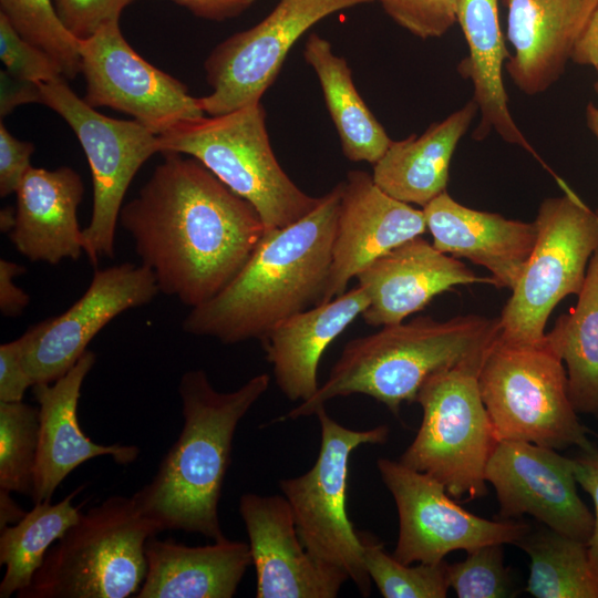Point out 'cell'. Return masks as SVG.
<instances>
[{
	"instance_id": "1",
	"label": "cell",
	"mask_w": 598,
	"mask_h": 598,
	"mask_svg": "<svg viewBox=\"0 0 598 598\" xmlns=\"http://www.w3.org/2000/svg\"><path fill=\"white\" fill-rule=\"evenodd\" d=\"M163 154L118 224L159 292L192 309L237 276L267 229L256 208L197 159Z\"/></svg>"
},
{
	"instance_id": "2",
	"label": "cell",
	"mask_w": 598,
	"mask_h": 598,
	"mask_svg": "<svg viewBox=\"0 0 598 598\" xmlns=\"http://www.w3.org/2000/svg\"><path fill=\"white\" fill-rule=\"evenodd\" d=\"M343 182L301 219L265 234L237 276L190 309L186 333L224 344L264 340L285 319L321 303L327 286Z\"/></svg>"
},
{
	"instance_id": "3",
	"label": "cell",
	"mask_w": 598,
	"mask_h": 598,
	"mask_svg": "<svg viewBox=\"0 0 598 598\" xmlns=\"http://www.w3.org/2000/svg\"><path fill=\"white\" fill-rule=\"evenodd\" d=\"M259 373L231 392H219L202 369L186 371L178 383L183 427L153 478L132 495L158 529L225 537L219 499L240 420L268 390Z\"/></svg>"
},
{
	"instance_id": "4",
	"label": "cell",
	"mask_w": 598,
	"mask_h": 598,
	"mask_svg": "<svg viewBox=\"0 0 598 598\" xmlns=\"http://www.w3.org/2000/svg\"><path fill=\"white\" fill-rule=\"evenodd\" d=\"M498 333V318L478 315L446 321L421 316L384 326L350 340L317 392L275 421L310 416L330 400L351 394L369 395L398 416L432 374L483 357Z\"/></svg>"
},
{
	"instance_id": "5",
	"label": "cell",
	"mask_w": 598,
	"mask_h": 598,
	"mask_svg": "<svg viewBox=\"0 0 598 598\" xmlns=\"http://www.w3.org/2000/svg\"><path fill=\"white\" fill-rule=\"evenodd\" d=\"M158 533L132 496H110L82 513L52 545L17 597L135 596L146 575V542Z\"/></svg>"
},
{
	"instance_id": "6",
	"label": "cell",
	"mask_w": 598,
	"mask_h": 598,
	"mask_svg": "<svg viewBox=\"0 0 598 598\" xmlns=\"http://www.w3.org/2000/svg\"><path fill=\"white\" fill-rule=\"evenodd\" d=\"M157 137L161 153L192 156L248 200L267 231L301 219L320 202L300 189L277 161L261 102L181 121Z\"/></svg>"
},
{
	"instance_id": "7",
	"label": "cell",
	"mask_w": 598,
	"mask_h": 598,
	"mask_svg": "<svg viewBox=\"0 0 598 598\" xmlns=\"http://www.w3.org/2000/svg\"><path fill=\"white\" fill-rule=\"evenodd\" d=\"M478 390L498 441L591 450L569 395L563 360L545 337L519 343L498 336L477 374Z\"/></svg>"
},
{
	"instance_id": "8",
	"label": "cell",
	"mask_w": 598,
	"mask_h": 598,
	"mask_svg": "<svg viewBox=\"0 0 598 598\" xmlns=\"http://www.w3.org/2000/svg\"><path fill=\"white\" fill-rule=\"evenodd\" d=\"M484 355L439 371L422 384L415 401L422 422L399 460L439 481L454 498L487 494L486 465L498 442L478 390Z\"/></svg>"
},
{
	"instance_id": "9",
	"label": "cell",
	"mask_w": 598,
	"mask_h": 598,
	"mask_svg": "<svg viewBox=\"0 0 598 598\" xmlns=\"http://www.w3.org/2000/svg\"><path fill=\"white\" fill-rule=\"evenodd\" d=\"M564 195L544 199L536 216L537 238L499 319L502 340L529 343L545 337L554 308L581 291L598 248V212L560 178Z\"/></svg>"
},
{
	"instance_id": "10",
	"label": "cell",
	"mask_w": 598,
	"mask_h": 598,
	"mask_svg": "<svg viewBox=\"0 0 598 598\" xmlns=\"http://www.w3.org/2000/svg\"><path fill=\"white\" fill-rule=\"evenodd\" d=\"M315 414L321 430L318 457L308 472L282 478L279 486L307 550L321 564L346 574L367 597L372 580L364 566L360 532L347 513L349 462L357 447L385 443L390 429L385 424L363 431L348 429L324 406Z\"/></svg>"
},
{
	"instance_id": "11",
	"label": "cell",
	"mask_w": 598,
	"mask_h": 598,
	"mask_svg": "<svg viewBox=\"0 0 598 598\" xmlns=\"http://www.w3.org/2000/svg\"><path fill=\"white\" fill-rule=\"evenodd\" d=\"M41 103L71 126L87 158L93 184L91 220L83 229V250L94 266L114 257L115 230L126 190L142 165L161 153L157 134L137 121L99 113L80 99L65 78L39 84Z\"/></svg>"
},
{
	"instance_id": "12",
	"label": "cell",
	"mask_w": 598,
	"mask_h": 598,
	"mask_svg": "<svg viewBox=\"0 0 598 598\" xmlns=\"http://www.w3.org/2000/svg\"><path fill=\"white\" fill-rule=\"evenodd\" d=\"M378 0H279L255 27L235 33L208 55L204 68L212 93L199 97L210 116L260 102L296 41L321 19Z\"/></svg>"
},
{
	"instance_id": "13",
	"label": "cell",
	"mask_w": 598,
	"mask_h": 598,
	"mask_svg": "<svg viewBox=\"0 0 598 598\" xmlns=\"http://www.w3.org/2000/svg\"><path fill=\"white\" fill-rule=\"evenodd\" d=\"M377 466L398 509L399 536L393 556L401 563H439L460 549L516 545L530 530L526 523L489 520L465 511L439 481L400 461L380 457Z\"/></svg>"
},
{
	"instance_id": "14",
	"label": "cell",
	"mask_w": 598,
	"mask_h": 598,
	"mask_svg": "<svg viewBox=\"0 0 598 598\" xmlns=\"http://www.w3.org/2000/svg\"><path fill=\"white\" fill-rule=\"evenodd\" d=\"M84 101L126 113L155 134L204 116L184 83L145 61L124 39L118 22L80 40Z\"/></svg>"
},
{
	"instance_id": "15",
	"label": "cell",
	"mask_w": 598,
	"mask_h": 598,
	"mask_svg": "<svg viewBox=\"0 0 598 598\" xmlns=\"http://www.w3.org/2000/svg\"><path fill=\"white\" fill-rule=\"evenodd\" d=\"M158 292L153 272L142 264L95 270L85 292L66 311L19 337L22 362L33 385L64 375L111 320L150 303Z\"/></svg>"
},
{
	"instance_id": "16",
	"label": "cell",
	"mask_w": 598,
	"mask_h": 598,
	"mask_svg": "<svg viewBox=\"0 0 598 598\" xmlns=\"http://www.w3.org/2000/svg\"><path fill=\"white\" fill-rule=\"evenodd\" d=\"M504 519L528 514L546 527L588 543L594 515L577 493L575 460L524 441H498L485 471Z\"/></svg>"
},
{
	"instance_id": "17",
	"label": "cell",
	"mask_w": 598,
	"mask_h": 598,
	"mask_svg": "<svg viewBox=\"0 0 598 598\" xmlns=\"http://www.w3.org/2000/svg\"><path fill=\"white\" fill-rule=\"evenodd\" d=\"M256 570L257 598H334L348 576L303 546L282 495L246 493L239 501Z\"/></svg>"
},
{
	"instance_id": "18",
	"label": "cell",
	"mask_w": 598,
	"mask_h": 598,
	"mask_svg": "<svg viewBox=\"0 0 598 598\" xmlns=\"http://www.w3.org/2000/svg\"><path fill=\"white\" fill-rule=\"evenodd\" d=\"M426 230L422 209L384 193L369 173L348 172L321 303L344 293L373 260Z\"/></svg>"
},
{
	"instance_id": "19",
	"label": "cell",
	"mask_w": 598,
	"mask_h": 598,
	"mask_svg": "<svg viewBox=\"0 0 598 598\" xmlns=\"http://www.w3.org/2000/svg\"><path fill=\"white\" fill-rule=\"evenodd\" d=\"M369 305L361 315L372 327L403 322L436 296L457 285L491 283L458 258L437 250L422 236L404 241L357 275Z\"/></svg>"
},
{
	"instance_id": "20",
	"label": "cell",
	"mask_w": 598,
	"mask_h": 598,
	"mask_svg": "<svg viewBox=\"0 0 598 598\" xmlns=\"http://www.w3.org/2000/svg\"><path fill=\"white\" fill-rule=\"evenodd\" d=\"M96 360L86 350L76 363L52 383L34 384L39 411V443L34 471V503L51 501L56 487L81 464L99 456H111L121 465L133 463L140 455L136 445H102L81 430L78 404L81 389Z\"/></svg>"
},
{
	"instance_id": "21",
	"label": "cell",
	"mask_w": 598,
	"mask_h": 598,
	"mask_svg": "<svg viewBox=\"0 0 598 598\" xmlns=\"http://www.w3.org/2000/svg\"><path fill=\"white\" fill-rule=\"evenodd\" d=\"M501 1L513 48L506 71L524 94H540L564 73L598 0Z\"/></svg>"
},
{
	"instance_id": "22",
	"label": "cell",
	"mask_w": 598,
	"mask_h": 598,
	"mask_svg": "<svg viewBox=\"0 0 598 598\" xmlns=\"http://www.w3.org/2000/svg\"><path fill=\"white\" fill-rule=\"evenodd\" d=\"M422 210L437 250L486 268L497 288L515 286L536 243L535 221L466 207L447 192Z\"/></svg>"
},
{
	"instance_id": "23",
	"label": "cell",
	"mask_w": 598,
	"mask_h": 598,
	"mask_svg": "<svg viewBox=\"0 0 598 598\" xmlns=\"http://www.w3.org/2000/svg\"><path fill=\"white\" fill-rule=\"evenodd\" d=\"M17 194L16 221L9 237L30 261L58 265L76 260L83 250L78 208L84 185L78 172L31 167Z\"/></svg>"
},
{
	"instance_id": "24",
	"label": "cell",
	"mask_w": 598,
	"mask_h": 598,
	"mask_svg": "<svg viewBox=\"0 0 598 598\" xmlns=\"http://www.w3.org/2000/svg\"><path fill=\"white\" fill-rule=\"evenodd\" d=\"M368 305L365 291L357 285L327 302L285 319L270 330L262 340L266 357L272 365L277 386L288 400L302 402L317 392L321 355Z\"/></svg>"
},
{
	"instance_id": "25",
	"label": "cell",
	"mask_w": 598,
	"mask_h": 598,
	"mask_svg": "<svg viewBox=\"0 0 598 598\" xmlns=\"http://www.w3.org/2000/svg\"><path fill=\"white\" fill-rule=\"evenodd\" d=\"M146 575L136 598H231L250 565L249 544L226 537L187 546L152 536Z\"/></svg>"
},
{
	"instance_id": "26",
	"label": "cell",
	"mask_w": 598,
	"mask_h": 598,
	"mask_svg": "<svg viewBox=\"0 0 598 598\" xmlns=\"http://www.w3.org/2000/svg\"><path fill=\"white\" fill-rule=\"evenodd\" d=\"M501 0H457L456 22L464 34L468 55L458 64V72L470 79L473 100L481 112V121L473 133L483 140L495 131L504 141L535 154L516 125L508 107L503 81V68L511 54L499 23Z\"/></svg>"
},
{
	"instance_id": "27",
	"label": "cell",
	"mask_w": 598,
	"mask_h": 598,
	"mask_svg": "<svg viewBox=\"0 0 598 598\" xmlns=\"http://www.w3.org/2000/svg\"><path fill=\"white\" fill-rule=\"evenodd\" d=\"M477 111L472 99L422 135L392 141L373 164L374 183L391 197L423 208L446 192L453 154Z\"/></svg>"
},
{
	"instance_id": "28",
	"label": "cell",
	"mask_w": 598,
	"mask_h": 598,
	"mask_svg": "<svg viewBox=\"0 0 598 598\" xmlns=\"http://www.w3.org/2000/svg\"><path fill=\"white\" fill-rule=\"evenodd\" d=\"M303 58L319 79L343 155L352 162L375 164L392 140L357 91L347 61L317 33L309 34Z\"/></svg>"
},
{
	"instance_id": "29",
	"label": "cell",
	"mask_w": 598,
	"mask_h": 598,
	"mask_svg": "<svg viewBox=\"0 0 598 598\" xmlns=\"http://www.w3.org/2000/svg\"><path fill=\"white\" fill-rule=\"evenodd\" d=\"M546 339L566 363L575 411L598 419V248L576 306L559 316Z\"/></svg>"
},
{
	"instance_id": "30",
	"label": "cell",
	"mask_w": 598,
	"mask_h": 598,
	"mask_svg": "<svg viewBox=\"0 0 598 598\" xmlns=\"http://www.w3.org/2000/svg\"><path fill=\"white\" fill-rule=\"evenodd\" d=\"M80 489L55 504L34 503L18 523L0 528V564L6 567L0 582L1 598L25 588L53 543L78 522L81 505H74L73 498Z\"/></svg>"
},
{
	"instance_id": "31",
	"label": "cell",
	"mask_w": 598,
	"mask_h": 598,
	"mask_svg": "<svg viewBox=\"0 0 598 598\" xmlns=\"http://www.w3.org/2000/svg\"><path fill=\"white\" fill-rule=\"evenodd\" d=\"M530 559L525 590L536 598H598V571L586 543L548 527L517 543Z\"/></svg>"
},
{
	"instance_id": "32",
	"label": "cell",
	"mask_w": 598,
	"mask_h": 598,
	"mask_svg": "<svg viewBox=\"0 0 598 598\" xmlns=\"http://www.w3.org/2000/svg\"><path fill=\"white\" fill-rule=\"evenodd\" d=\"M367 573L384 598H444L450 588L448 564H404L385 551L383 544L360 532Z\"/></svg>"
},
{
	"instance_id": "33",
	"label": "cell",
	"mask_w": 598,
	"mask_h": 598,
	"mask_svg": "<svg viewBox=\"0 0 598 598\" xmlns=\"http://www.w3.org/2000/svg\"><path fill=\"white\" fill-rule=\"evenodd\" d=\"M38 443V408L0 402V488L32 497Z\"/></svg>"
},
{
	"instance_id": "34",
	"label": "cell",
	"mask_w": 598,
	"mask_h": 598,
	"mask_svg": "<svg viewBox=\"0 0 598 598\" xmlns=\"http://www.w3.org/2000/svg\"><path fill=\"white\" fill-rule=\"evenodd\" d=\"M0 8L22 38L53 58L65 79L81 72L80 40L62 24L52 0H0Z\"/></svg>"
},
{
	"instance_id": "35",
	"label": "cell",
	"mask_w": 598,
	"mask_h": 598,
	"mask_svg": "<svg viewBox=\"0 0 598 598\" xmlns=\"http://www.w3.org/2000/svg\"><path fill=\"white\" fill-rule=\"evenodd\" d=\"M503 544H487L466 551L462 561L448 564V584L458 598L515 596L509 569L504 564Z\"/></svg>"
},
{
	"instance_id": "36",
	"label": "cell",
	"mask_w": 598,
	"mask_h": 598,
	"mask_svg": "<svg viewBox=\"0 0 598 598\" xmlns=\"http://www.w3.org/2000/svg\"><path fill=\"white\" fill-rule=\"evenodd\" d=\"M0 58L12 76L41 84L64 78L59 64L44 50L22 38L0 13Z\"/></svg>"
},
{
	"instance_id": "37",
	"label": "cell",
	"mask_w": 598,
	"mask_h": 598,
	"mask_svg": "<svg viewBox=\"0 0 598 598\" xmlns=\"http://www.w3.org/2000/svg\"><path fill=\"white\" fill-rule=\"evenodd\" d=\"M401 28L426 40L441 38L456 22L457 0H378Z\"/></svg>"
},
{
	"instance_id": "38",
	"label": "cell",
	"mask_w": 598,
	"mask_h": 598,
	"mask_svg": "<svg viewBox=\"0 0 598 598\" xmlns=\"http://www.w3.org/2000/svg\"><path fill=\"white\" fill-rule=\"evenodd\" d=\"M133 0H52L59 19L78 40L95 34L106 24L118 22Z\"/></svg>"
},
{
	"instance_id": "39",
	"label": "cell",
	"mask_w": 598,
	"mask_h": 598,
	"mask_svg": "<svg viewBox=\"0 0 598 598\" xmlns=\"http://www.w3.org/2000/svg\"><path fill=\"white\" fill-rule=\"evenodd\" d=\"M34 145L14 137L0 124V196L16 193L31 166Z\"/></svg>"
},
{
	"instance_id": "40",
	"label": "cell",
	"mask_w": 598,
	"mask_h": 598,
	"mask_svg": "<svg viewBox=\"0 0 598 598\" xmlns=\"http://www.w3.org/2000/svg\"><path fill=\"white\" fill-rule=\"evenodd\" d=\"M33 386L23 362L20 338L0 346V402H20Z\"/></svg>"
},
{
	"instance_id": "41",
	"label": "cell",
	"mask_w": 598,
	"mask_h": 598,
	"mask_svg": "<svg viewBox=\"0 0 598 598\" xmlns=\"http://www.w3.org/2000/svg\"><path fill=\"white\" fill-rule=\"evenodd\" d=\"M575 460V476L580 485L592 498L595 504L594 529L587 543L589 558L598 571V447L581 451Z\"/></svg>"
},
{
	"instance_id": "42",
	"label": "cell",
	"mask_w": 598,
	"mask_h": 598,
	"mask_svg": "<svg viewBox=\"0 0 598 598\" xmlns=\"http://www.w3.org/2000/svg\"><path fill=\"white\" fill-rule=\"evenodd\" d=\"M25 268L8 259L0 260V311L2 316L14 318L22 313L30 302L28 293L14 282Z\"/></svg>"
},
{
	"instance_id": "43",
	"label": "cell",
	"mask_w": 598,
	"mask_h": 598,
	"mask_svg": "<svg viewBox=\"0 0 598 598\" xmlns=\"http://www.w3.org/2000/svg\"><path fill=\"white\" fill-rule=\"evenodd\" d=\"M34 102L41 103L39 84L17 79L7 71H1V116H6L20 104Z\"/></svg>"
},
{
	"instance_id": "44",
	"label": "cell",
	"mask_w": 598,
	"mask_h": 598,
	"mask_svg": "<svg viewBox=\"0 0 598 598\" xmlns=\"http://www.w3.org/2000/svg\"><path fill=\"white\" fill-rule=\"evenodd\" d=\"M186 7L195 16L223 21L238 16L250 7L256 0H173Z\"/></svg>"
},
{
	"instance_id": "45",
	"label": "cell",
	"mask_w": 598,
	"mask_h": 598,
	"mask_svg": "<svg viewBox=\"0 0 598 598\" xmlns=\"http://www.w3.org/2000/svg\"><path fill=\"white\" fill-rule=\"evenodd\" d=\"M571 61L592 66L598 72V4L575 45Z\"/></svg>"
},
{
	"instance_id": "46",
	"label": "cell",
	"mask_w": 598,
	"mask_h": 598,
	"mask_svg": "<svg viewBox=\"0 0 598 598\" xmlns=\"http://www.w3.org/2000/svg\"><path fill=\"white\" fill-rule=\"evenodd\" d=\"M9 491L0 488V528L18 523L25 512L10 497Z\"/></svg>"
},
{
	"instance_id": "47",
	"label": "cell",
	"mask_w": 598,
	"mask_h": 598,
	"mask_svg": "<svg viewBox=\"0 0 598 598\" xmlns=\"http://www.w3.org/2000/svg\"><path fill=\"white\" fill-rule=\"evenodd\" d=\"M16 221V209L6 207L0 213V228L1 231L10 233Z\"/></svg>"
},
{
	"instance_id": "48",
	"label": "cell",
	"mask_w": 598,
	"mask_h": 598,
	"mask_svg": "<svg viewBox=\"0 0 598 598\" xmlns=\"http://www.w3.org/2000/svg\"><path fill=\"white\" fill-rule=\"evenodd\" d=\"M596 90L598 92V82L596 83ZM587 124L590 131L595 134L598 141V106L588 104L586 110Z\"/></svg>"
},
{
	"instance_id": "49",
	"label": "cell",
	"mask_w": 598,
	"mask_h": 598,
	"mask_svg": "<svg viewBox=\"0 0 598 598\" xmlns=\"http://www.w3.org/2000/svg\"><path fill=\"white\" fill-rule=\"evenodd\" d=\"M595 435H596V437L598 439V434H595Z\"/></svg>"
}]
</instances>
